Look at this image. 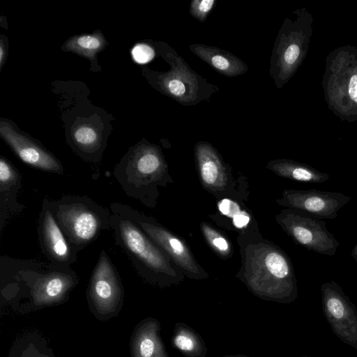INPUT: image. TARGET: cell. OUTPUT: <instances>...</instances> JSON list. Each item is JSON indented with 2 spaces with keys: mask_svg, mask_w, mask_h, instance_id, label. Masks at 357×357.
<instances>
[{
  "mask_svg": "<svg viewBox=\"0 0 357 357\" xmlns=\"http://www.w3.org/2000/svg\"><path fill=\"white\" fill-rule=\"evenodd\" d=\"M78 282L70 267L1 257V295L17 308L30 311L63 303Z\"/></svg>",
  "mask_w": 357,
  "mask_h": 357,
  "instance_id": "obj_1",
  "label": "cell"
},
{
  "mask_svg": "<svg viewBox=\"0 0 357 357\" xmlns=\"http://www.w3.org/2000/svg\"><path fill=\"white\" fill-rule=\"evenodd\" d=\"M50 204L58 224L77 252L112 229V213L87 196L66 195Z\"/></svg>",
  "mask_w": 357,
  "mask_h": 357,
  "instance_id": "obj_2",
  "label": "cell"
},
{
  "mask_svg": "<svg viewBox=\"0 0 357 357\" xmlns=\"http://www.w3.org/2000/svg\"><path fill=\"white\" fill-rule=\"evenodd\" d=\"M112 229L115 243L128 255L137 272L144 279L158 283L171 268L159 246L121 208L119 202L110 205Z\"/></svg>",
  "mask_w": 357,
  "mask_h": 357,
  "instance_id": "obj_3",
  "label": "cell"
},
{
  "mask_svg": "<svg viewBox=\"0 0 357 357\" xmlns=\"http://www.w3.org/2000/svg\"><path fill=\"white\" fill-rule=\"evenodd\" d=\"M322 86L328 108L342 121L357 120V49L350 45L326 57Z\"/></svg>",
  "mask_w": 357,
  "mask_h": 357,
  "instance_id": "obj_4",
  "label": "cell"
},
{
  "mask_svg": "<svg viewBox=\"0 0 357 357\" xmlns=\"http://www.w3.org/2000/svg\"><path fill=\"white\" fill-rule=\"evenodd\" d=\"M164 167L159 149L144 143L128 151L114 167L113 175L128 196L153 207Z\"/></svg>",
  "mask_w": 357,
  "mask_h": 357,
  "instance_id": "obj_5",
  "label": "cell"
},
{
  "mask_svg": "<svg viewBox=\"0 0 357 357\" xmlns=\"http://www.w3.org/2000/svg\"><path fill=\"white\" fill-rule=\"evenodd\" d=\"M313 17L305 8L287 17L276 38L270 74L278 89L295 74L306 57L312 36Z\"/></svg>",
  "mask_w": 357,
  "mask_h": 357,
  "instance_id": "obj_6",
  "label": "cell"
},
{
  "mask_svg": "<svg viewBox=\"0 0 357 357\" xmlns=\"http://www.w3.org/2000/svg\"><path fill=\"white\" fill-rule=\"evenodd\" d=\"M158 50L169 64L170 69L154 77V83L160 92L184 106L195 105L219 91L217 86L195 72L174 49L160 42Z\"/></svg>",
  "mask_w": 357,
  "mask_h": 357,
  "instance_id": "obj_7",
  "label": "cell"
},
{
  "mask_svg": "<svg viewBox=\"0 0 357 357\" xmlns=\"http://www.w3.org/2000/svg\"><path fill=\"white\" fill-rule=\"evenodd\" d=\"M89 307L100 320L115 317L124 298L122 281L115 265L105 250L99 254L86 291Z\"/></svg>",
  "mask_w": 357,
  "mask_h": 357,
  "instance_id": "obj_8",
  "label": "cell"
},
{
  "mask_svg": "<svg viewBox=\"0 0 357 357\" xmlns=\"http://www.w3.org/2000/svg\"><path fill=\"white\" fill-rule=\"evenodd\" d=\"M278 220L285 231L305 248L323 255H335L340 242L327 229L324 220L289 208L280 214Z\"/></svg>",
  "mask_w": 357,
  "mask_h": 357,
  "instance_id": "obj_9",
  "label": "cell"
},
{
  "mask_svg": "<svg viewBox=\"0 0 357 357\" xmlns=\"http://www.w3.org/2000/svg\"><path fill=\"white\" fill-rule=\"evenodd\" d=\"M324 314L333 333L357 351V308L333 280L321 286Z\"/></svg>",
  "mask_w": 357,
  "mask_h": 357,
  "instance_id": "obj_10",
  "label": "cell"
},
{
  "mask_svg": "<svg viewBox=\"0 0 357 357\" xmlns=\"http://www.w3.org/2000/svg\"><path fill=\"white\" fill-rule=\"evenodd\" d=\"M50 199L44 198L38 221L40 249L50 264L70 266L77 261L78 252L70 245L51 209Z\"/></svg>",
  "mask_w": 357,
  "mask_h": 357,
  "instance_id": "obj_11",
  "label": "cell"
},
{
  "mask_svg": "<svg viewBox=\"0 0 357 357\" xmlns=\"http://www.w3.org/2000/svg\"><path fill=\"white\" fill-rule=\"evenodd\" d=\"M351 199V197L338 192L316 189L288 190L283 192V198L280 203L320 220H333L337 217V212Z\"/></svg>",
  "mask_w": 357,
  "mask_h": 357,
  "instance_id": "obj_12",
  "label": "cell"
},
{
  "mask_svg": "<svg viewBox=\"0 0 357 357\" xmlns=\"http://www.w3.org/2000/svg\"><path fill=\"white\" fill-rule=\"evenodd\" d=\"M0 133L15 155L27 165L50 173L61 175V162L45 148L26 136L15 131L7 122L1 121Z\"/></svg>",
  "mask_w": 357,
  "mask_h": 357,
  "instance_id": "obj_13",
  "label": "cell"
},
{
  "mask_svg": "<svg viewBox=\"0 0 357 357\" xmlns=\"http://www.w3.org/2000/svg\"><path fill=\"white\" fill-rule=\"evenodd\" d=\"M22 175L7 158H0V234L8 221L22 212L25 206L18 202Z\"/></svg>",
  "mask_w": 357,
  "mask_h": 357,
  "instance_id": "obj_14",
  "label": "cell"
},
{
  "mask_svg": "<svg viewBox=\"0 0 357 357\" xmlns=\"http://www.w3.org/2000/svg\"><path fill=\"white\" fill-rule=\"evenodd\" d=\"M160 325L153 318L142 320L130 340L132 357H168L160 335Z\"/></svg>",
  "mask_w": 357,
  "mask_h": 357,
  "instance_id": "obj_15",
  "label": "cell"
},
{
  "mask_svg": "<svg viewBox=\"0 0 357 357\" xmlns=\"http://www.w3.org/2000/svg\"><path fill=\"white\" fill-rule=\"evenodd\" d=\"M188 47L197 57L225 76L236 77L248 70L242 60L227 50L203 44H192Z\"/></svg>",
  "mask_w": 357,
  "mask_h": 357,
  "instance_id": "obj_16",
  "label": "cell"
},
{
  "mask_svg": "<svg viewBox=\"0 0 357 357\" xmlns=\"http://www.w3.org/2000/svg\"><path fill=\"white\" fill-rule=\"evenodd\" d=\"M196 155L204 183L211 187L221 186L225 181L224 172L215 150L210 144L199 143L196 146Z\"/></svg>",
  "mask_w": 357,
  "mask_h": 357,
  "instance_id": "obj_17",
  "label": "cell"
},
{
  "mask_svg": "<svg viewBox=\"0 0 357 357\" xmlns=\"http://www.w3.org/2000/svg\"><path fill=\"white\" fill-rule=\"evenodd\" d=\"M274 169L281 176L308 183L326 182L329 174L321 172L313 167L291 160H280L274 163Z\"/></svg>",
  "mask_w": 357,
  "mask_h": 357,
  "instance_id": "obj_18",
  "label": "cell"
},
{
  "mask_svg": "<svg viewBox=\"0 0 357 357\" xmlns=\"http://www.w3.org/2000/svg\"><path fill=\"white\" fill-rule=\"evenodd\" d=\"M172 343L185 357H205L206 347L201 336L183 323L175 325Z\"/></svg>",
  "mask_w": 357,
  "mask_h": 357,
  "instance_id": "obj_19",
  "label": "cell"
},
{
  "mask_svg": "<svg viewBox=\"0 0 357 357\" xmlns=\"http://www.w3.org/2000/svg\"><path fill=\"white\" fill-rule=\"evenodd\" d=\"M7 357H56L47 340L37 333L21 335L13 344Z\"/></svg>",
  "mask_w": 357,
  "mask_h": 357,
  "instance_id": "obj_20",
  "label": "cell"
},
{
  "mask_svg": "<svg viewBox=\"0 0 357 357\" xmlns=\"http://www.w3.org/2000/svg\"><path fill=\"white\" fill-rule=\"evenodd\" d=\"M105 45V40L100 34L76 36L67 43L66 47L82 56L93 59L97 52Z\"/></svg>",
  "mask_w": 357,
  "mask_h": 357,
  "instance_id": "obj_21",
  "label": "cell"
},
{
  "mask_svg": "<svg viewBox=\"0 0 357 357\" xmlns=\"http://www.w3.org/2000/svg\"><path fill=\"white\" fill-rule=\"evenodd\" d=\"M218 206L222 214L232 218L233 223L236 227L241 228L250 221L248 215L241 211L236 203L229 199L222 200Z\"/></svg>",
  "mask_w": 357,
  "mask_h": 357,
  "instance_id": "obj_22",
  "label": "cell"
},
{
  "mask_svg": "<svg viewBox=\"0 0 357 357\" xmlns=\"http://www.w3.org/2000/svg\"><path fill=\"white\" fill-rule=\"evenodd\" d=\"M215 1L213 0H194L190 5V14L197 20L205 21L210 11L214 6Z\"/></svg>",
  "mask_w": 357,
  "mask_h": 357,
  "instance_id": "obj_23",
  "label": "cell"
},
{
  "mask_svg": "<svg viewBox=\"0 0 357 357\" xmlns=\"http://www.w3.org/2000/svg\"><path fill=\"white\" fill-rule=\"evenodd\" d=\"M132 56L135 62L146 63L152 60L155 56L154 50L147 44H137L132 50Z\"/></svg>",
  "mask_w": 357,
  "mask_h": 357,
  "instance_id": "obj_24",
  "label": "cell"
},
{
  "mask_svg": "<svg viewBox=\"0 0 357 357\" xmlns=\"http://www.w3.org/2000/svg\"><path fill=\"white\" fill-rule=\"evenodd\" d=\"M208 236L211 237L213 245L220 251H226L228 249L227 241L218 235L215 234L213 231H207Z\"/></svg>",
  "mask_w": 357,
  "mask_h": 357,
  "instance_id": "obj_25",
  "label": "cell"
},
{
  "mask_svg": "<svg viewBox=\"0 0 357 357\" xmlns=\"http://www.w3.org/2000/svg\"><path fill=\"white\" fill-rule=\"evenodd\" d=\"M6 47L3 44V40H1V47H0V66L2 68L5 60H6Z\"/></svg>",
  "mask_w": 357,
  "mask_h": 357,
  "instance_id": "obj_26",
  "label": "cell"
},
{
  "mask_svg": "<svg viewBox=\"0 0 357 357\" xmlns=\"http://www.w3.org/2000/svg\"><path fill=\"white\" fill-rule=\"evenodd\" d=\"M351 255L354 260L357 262V243L355 245V246L353 248Z\"/></svg>",
  "mask_w": 357,
  "mask_h": 357,
  "instance_id": "obj_27",
  "label": "cell"
},
{
  "mask_svg": "<svg viewBox=\"0 0 357 357\" xmlns=\"http://www.w3.org/2000/svg\"><path fill=\"white\" fill-rule=\"evenodd\" d=\"M228 357H248L244 355H233V356H228Z\"/></svg>",
  "mask_w": 357,
  "mask_h": 357,
  "instance_id": "obj_28",
  "label": "cell"
},
{
  "mask_svg": "<svg viewBox=\"0 0 357 357\" xmlns=\"http://www.w3.org/2000/svg\"><path fill=\"white\" fill-rule=\"evenodd\" d=\"M296 357H312V356H296Z\"/></svg>",
  "mask_w": 357,
  "mask_h": 357,
  "instance_id": "obj_29",
  "label": "cell"
},
{
  "mask_svg": "<svg viewBox=\"0 0 357 357\" xmlns=\"http://www.w3.org/2000/svg\"><path fill=\"white\" fill-rule=\"evenodd\" d=\"M224 357H228V356H224Z\"/></svg>",
  "mask_w": 357,
  "mask_h": 357,
  "instance_id": "obj_30",
  "label": "cell"
}]
</instances>
